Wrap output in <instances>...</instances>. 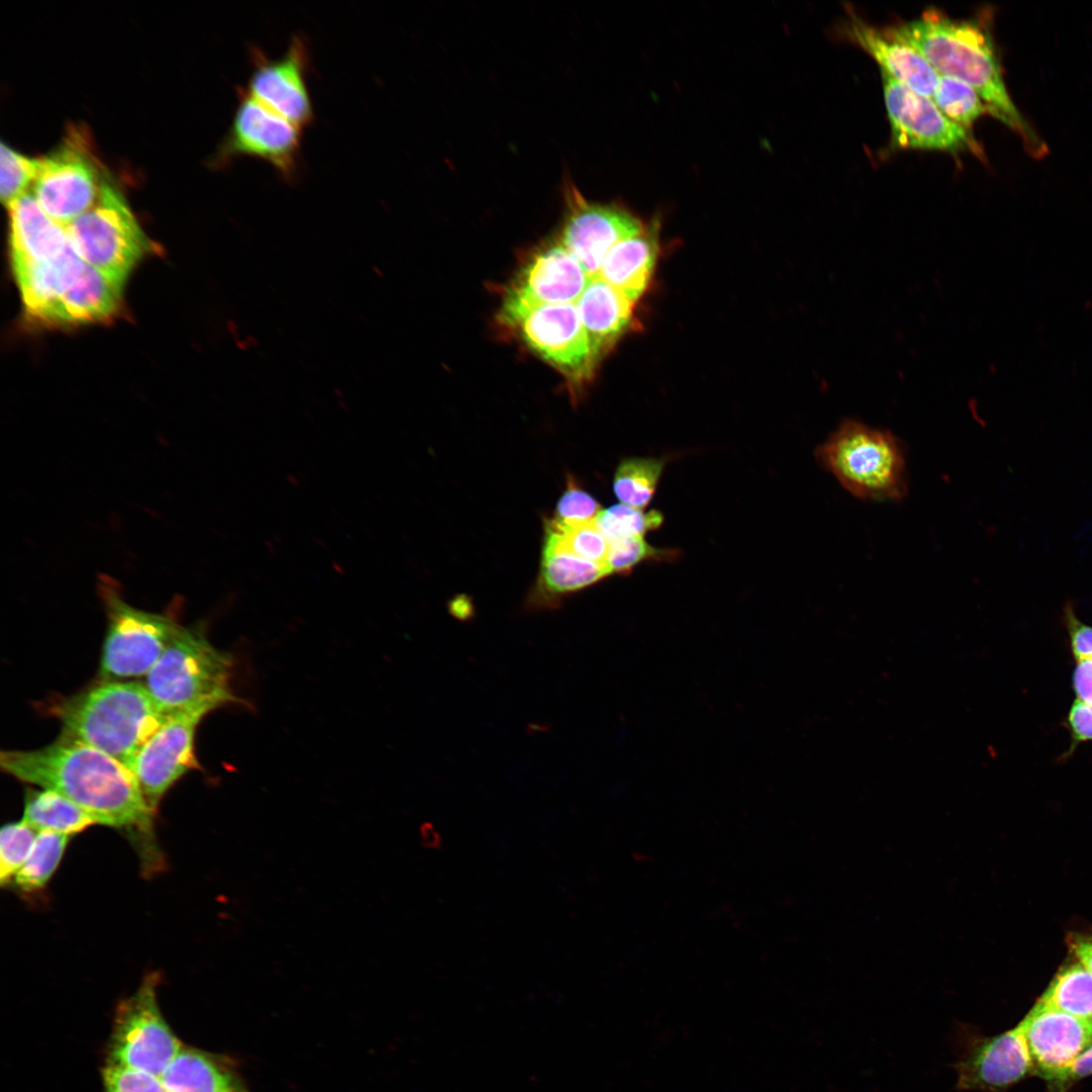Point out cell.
Segmentation results:
<instances>
[{
  "label": "cell",
  "instance_id": "4dcf8cb0",
  "mask_svg": "<svg viewBox=\"0 0 1092 1092\" xmlns=\"http://www.w3.org/2000/svg\"><path fill=\"white\" fill-rule=\"evenodd\" d=\"M544 546L606 564L610 542L598 528L596 521L565 525L551 519L546 524Z\"/></svg>",
  "mask_w": 1092,
  "mask_h": 1092
},
{
  "label": "cell",
  "instance_id": "ac0fdd59",
  "mask_svg": "<svg viewBox=\"0 0 1092 1092\" xmlns=\"http://www.w3.org/2000/svg\"><path fill=\"white\" fill-rule=\"evenodd\" d=\"M1034 1073L1049 1083L1092 1044V1018H1082L1036 1002L1018 1023Z\"/></svg>",
  "mask_w": 1092,
  "mask_h": 1092
},
{
  "label": "cell",
  "instance_id": "ffe728a7",
  "mask_svg": "<svg viewBox=\"0 0 1092 1092\" xmlns=\"http://www.w3.org/2000/svg\"><path fill=\"white\" fill-rule=\"evenodd\" d=\"M12 265L26 313L50 324L57 303L78 279L85 262L71 245L54 260L12 259Z\"/></svg>",
  "mask_w": 1092,
  "mask_h": 1092
},
{
  "label": "cell",
  "instance_id": "ba28073f",
  "mask_svg": "<svg viewBox=\"0 0 1092 1092\" xmlns=\"http://www.w3.org/2000/svg\"><path fill=\"white\" fill-rule=\"evenodd\" d=\"M159 981L158 973L147 975L136 991L116 1006L104 1065L161 1077L184 1045L160 1009Z\"/></svg>",
  "mask_w": 1092,
  "mask_h": 1092
},
{
  "label": "cell",
  "instance_id": "ab89813d",
  "mask_svg": "<svg viewBox=\"0 0 1092 1092\" xmlns=\"http://www.w3.org/2000/svg\"><path fill=\"white\" fill-rule=\"evenodd\" d=\"M1068 727L1072 749L1081 742L1092 740V706L1076 700L1069 711Z\"/></svg>",
  "mask_w": 1092,
  "mask_h": 1092
},
{
  "label": "cell",
  "instance_id": "7a4b0ae2",
  "mask_svg": "<svg viewBox=\"0 0 1092 1092\" xmlns=\"http://www.w3.org/2000/svg\"><path fill=\"white\" fill-rule=\"evenodd\" d=\"M992 16L986 11L975 18L957 19L930 8L891 28L939 75L971 86L990 114L1019 135L1028 155L1043 158L1049 153L1046 144L1017 109L1005 84L992 33Z\"/></svg>",
  "mask_w": 1092,
  "mask_h": 1092
},
{
  "label": "cell",
  "instance_id": "9a60e30c",
  "mask_svg": "<svg viewBox=\"0 0 1092 1092\" xmlns=\"http://www.w3.org/2000/svg\"><path fill=\"white\" fill-rule=\"evenodd\" d=\"M589 277L560 243H550L525 262L504 297L500 322L511 327L526 310L541 304L575 303Z\"/></svg>",
  "mask_w": 1092,
  "mask_h": 1092
},
{
  "label": "cell",
  "instance_id": "3957f363",
  "mask_svg": "<svg viewBox=\"0 0 1092 1092\" xmlns=\"http://www.w3.org/2000/svg\"><path fill=\"white\" fill-rule=\"evenodd\" d=\"M50 713L61 721L63 735L107 753L128 769L142 747L170 717L146 686L135 680L101 681L56 700Z\"/></svg>",
  "mask_w": 1092,
  "mask_h": 1092
},
{
  "label": "cell",
  "instance_id": "44dd1931",
  "mask_svg": "<svg viewBox=\"0 0 1092 1092\" xmlns=\"http://www.w3.org/2000/svg\"><path fill=\"white\" fill-rule=\"evenodd\" d=\"M633 304L601 277L589 278L575 305L598 363L631 329Z\"/></svg>",
  "mask_w": 1092,
  "mask_h": 1092
},
{
  "label": "cell",
  "instance_id": "74e56055",
  "mask_svg": "<svg viewBox=\"0 0 1092 1092\" xmlns=\"http://www.w3.org/2000/svg\"><path fill=\"white\" fill-rule=\"evenodd\" d=\"M101 1078L103 1092H166L160 1077L132 1068L104 1065Z\"/></svg>",
  "mask_w": 1092,
  "mask_h": 1092
},
{
  "label": "cell",
  "instance_id": "4316f807",
  "mask_svg": "<svg viewBox=\"0 0 1092 1092\" xmlns=\"http://www.w3.org/2000/svg\"><path fill=\"white\" fill-rule=\"evenodd\" d=\"M22 820L38 832L51 831L69 836L98 824L81 806L48 789L27 791Z\"/></svg>",
  "mask_w": 1092,
  "mask_h": 1092
},
{
  "label": "cell",
  "instance_id": "e0dca14e",
  "mask_svg": "<svg viewBox=\"0 0 1092 1092\" xmlns=\"http://www.w3.org/2000/svg\"><path fill=\"white\" fill-rule=\"evenodd\" d=\"M203 717L189 712L170 715L134 757L129 770L154 811L180 778L199 767L194 738Z\"/></svg>",
  "mask_w": 1092,
  "mask_h": 1092
},
{
  "label": "cell",
  "instance_id": "7c38bea8",
  "mask_svg": "<svg viewBox=\"0 0 1092 1092\" xmlns=\"http://www.w3.org/2000/svg\"><path fill=\"white\" fill-rule=\"evenodd\" d=\"M239 97L215 162L224 164L239 156L255 157L269 163L284 180L293 181L299 170L301 129L245 90H240Z\"/></svg>",
  "mask_w": 1092,
  "mask_h": 1092
},
{
  "label": "cell",
  "instance_id": "f1b7e54d",
  "mask_svg": "<svg viewBox=\"0 0 1092 1092\" xmlns=\"http://www.w3.org/2000/svg\"><path fill=\"white\" fill-rule=\"evenodd\" d=\"M71 836L51 831H39L34 845L13 883L24 892L39 891L46 887L58 869Z\"/></svg>",
  "mask_w": 1092,
  "mask_h": 1092
},
{
  "label": "cell",
  "instance_id": "9c48e42d",
  "mask_svg": "<svg viewBox=\"0 0 1092 1092\" xmlns=\"http://www.w3.org/2000/svg\"><path fill=\"white\" fill-rule=\"evenodd\" d=\"M106 178L86 136L73 129L54 152L38 159L32 195L51 218L66 226L96 203Z\"/></svg>",
  "mask_w": 1092,
  "mask_h": 1092
},
{
  "label": "cell",
  "instance_id": "30bf717a",
  "mask_svg": "<svg viewBox=\"0 0 1092 1092\" xmlns=\"http://www.w3.org/2000/svg\"><path fill=\"white\" fill-rule=\"evenodd\" d=\"M511 327L533 353L566 379L572 394L590 381L598 362L575 303L533 306Z\"/></svg>",
  "mask_w": 1092,
  "mask_h": 1092
},
{
  "label": "cell",
  "instance_id": "484cf974",
  "mask_svg": "<svg viewBox=\"0 0 1092 1092\" xmlns=\"http://www.w3.org/2000/svg\"><path fill=\"white\" fill-rule=\"evenodd\" d=\"M121 286L85 263L78 279L57 303L50 324H87L111 317L120 304Z\"/></svg>",
  "mask_w": 1092,
  "mask_h": 1092
},
{
  "label": "cell",
  "instance_id": "2e32d148",
  "mask_svg": "<svg viewBox=\"0 0 1092 1092\" xmlns=\"http://www.w3.org/2000/svg\"><path fill=\"white\" fill-rule=\"evenodd\" d=\"M251 60L253 69L244 90L300 129L308 126L313 120V109L306 84L305 41L294 35L278 59H270L260 49L252 48Z\"/></svg>",
  "mask_w": 1092,
  "mask_h": 1092
},
{
  "label": "cell",
  "instance_id": "f35d334b",
  "mask_svg": "<svg viewBox=\"0 0 1092 1092\" xmlns=\"http://www.w3.org/2000/svg\"><path fill=\"white\" fill-rule=\"evenodd\" d=\"M1064 619L1076 660L1092 658V627L1079 620L1069 603L1064 609Z\"/></svg>",
  "mask_w": 1092,
  "mask_h": 1092
},
{
  "label": "cell",
  "instance_id": "d590c367",
  "mask_svg": "<svg viewBox=\"0 0 1092 1092\" xmlns=\"http://www.w3.org/2000/svg\"><path fill=\"white\" fill-rule=\"evenodd\" d=\"M674 551L656 549L642 536L626 537L610 542L606 564L611 573L627 574L634 566L648 559H670Z\"/></svg>",
  "mask_w": 1092,
  "mask_h": 1092
},
{
  "label": "cell",
  "instance_id": "8992f818",
  "mask_svg": "<svg viewBox=\"0 0 1092 1092\" xmlns=\"http://www.w3.org/2000/svg\"><path fill=\"white\" fill-rule=\"evenodd\" d=\"M97 587L108 620L99 669L102 681L148 674L182 626L170 614L129 605L108 574L98 576Z\"/></svg>",
  "mask_w": 1092,
  "mask_h": 1092
},
{
  "label": "cell",
  "instance_id": "7402d4cb",
  "mask_svg": "<svg viewBox=\"0 0 1092 1092\" xmlns=\"http://www.w3.org/2000/svg\"><path fill=\"white\" fill-rule=\"evenodd\" d=\"M160 1078L166 1092H250L233 1059L186 1044Z\"/></svg>",
  "mask_w": 1092,
  "mask_h": 1092
},
{
  "label": "cell",
  "instance_id": "f546056e",
  "mask_svg": "<svg viewBox=\"0 0 1092 1092\" xmlns=\"http://www.w3.org/2000/svg\"><path fill=\"white\" fill-rule=\"evenodd\" d=\"M662 459L629 458L618 466L614 492L623 505L644 509L652 498L663 470Z\"/></svg>",
  "mask_w": 1092,
  "mask_h": 1092
},
{
  "label": "cell",
  "instance_id": "1f68e13d",
  "mask_svg": "<svg viewBox=\"0 0 1092 1092\" xmlns=\"http://www.w3.org/2000/svg\"><path fill=\"white\" fill-rule=\"evenodd\" d=\"M930 99L944 116L968 130L978 118L990 114L986 103L971 86L948 76L939 75Z\"/></svg>",
  "mask_w": 1092,
  "mask_h": 1092
},
{
  "label": "cell",
  "instance_id": "603a6c76",
  "mask_svg": "<svg viewBox=\"0 0 1092 1092\" xmlns=\"http://www.w3.org/2000/svg\"><path fill=\"white\" fill-rule=\"evenodd\" d=\"M7 208L12 259L50 261L71 246L66 226L51 218L30 192L12 201Z\"/></svg>",
  "mask_w": 1092,
  "mask_h": 1092
},
{
  "label": "cell",
  "instance_id": "ee69618b",
  "mask_svg": "<svg viewBox=\"0 0 1092 1092\" xmlns=\"http://www.w3.org/2000/svg\"><path fill=\"white\" fill-rule=\"evenodd\" d=\"M449 609L451 614L460 620L468 619L473 612L471 601L463 595L454 598L450 603Z\"/></svg>",
  "mask_w": 1092,
  "mask_h": 1092
},
{
  "label": "cell",
  "instance_id": "83f0119b",
  "mask_svg": "<svg viewBox=\"0 0 1092 1092\" xmlns=\"http://www.w3.org/2000/svg\"><path fill=\"white\" fill-rule=\"evenodd\" d=\"M1038 1002L1074 1016L1092 1018V974L1078 960L1066 964Z\"/></svg>",
  "mask_w": 1092,
  "mask_h": 1092
},
{
  "label": "cell",
  "instance_id": "52a82bcc",
  "mask_svg": "<svg viewBox=\"0 0 1092 1092\" xmlns=\"http://www.w3.org/2000/svg\"><path fill=\"white\" fill-rule=\"evenodd\" d=\"M66 229L76 254L120 284L150 246L123 195L108 177L96 203Z\"/></svg>",
  "mask_w": 1092,
  "mask_h": 1092
},
{
  "label": "cell",
  "instance_id": "277c9868",
  "mask_svg": "<svg viewBox=\"0 0 1092 1092\" xmlns=\"http://www.w3.org/2000/svg\"><path fill=\"white\" fill-rule=\"evenodd\" d=\"M233 655L213 646L201 627H181L146 676L145 686L168 714L207 713L244 703L232 690Z\"/></svg>",
  "mask_w": 1092,
  "mask_h": 1092
},
{
  "label": "cell",
  "instance_id": "6da1fadb",
  "mask_svg": "<svg viewBox=\"0 0 1092 1092\" xmlns=\"http://www.w3.org/2000/svg\"><path fill=\"white\" fill-rule=\"evenodd\" d=\"M0 765L23 783L67 797L99 825L128 832L146 848V862L159 860L153 841L155 811L133 774L107 753L62 734L38 749L1 751Z\"/></svg>",
  "mask_w": 1092,
  "mask_h": 1092
},
{
  "label": "cell",
  "instance_id": "4fadbf2b",
  "mask_svg": "<svg viewBox=\"0 0 1092 1092\" xmlns=\"http://www.w3.org/2000/svg\"><path fill=\"white\" fill-rule=\"evenodd\" d=\"M563 197L565 214L559 241L589 278L598 276L605 257L618 242L645 226L623 203L589 201L569 181L563 186Z\"/></svg>",
  "mask_w": 1092,
  "mask_h": 1092
},
{
  "label": "cell",
  "instance_id": "5bb4252c",
  "mask_svg": "<svg viewBox=\"0 0 1092 1092\" xmlns=\"http://www.w3.org/2000/svg\"><path fill=\"white\" fill-rule=\"evenodd\" d=\"M892 143L898 149L972 152L983 158L981 146L968 130L944 116L933 101L881 71Z\"/></svg>",
  "mask_w": 1092,
  "mask_h": 1092
},
{
  "label": "cell",
  "instance_id": "d6a6232c",
  "mask_svg": "<svg viewBox=\"0 0 1092 1092\" xmlns=\"http://www.w3.org/2000/svg\"><path fill=\"white\" fill-rule=\"evenodd\" d=\"M662 520V515L657 511L644 513L640 509L622 504L602 511L596 524L609 542H613L626 537L642 536L658 528Z\"/></svg>",
  "mask_w": 1092,
  "mask_h": 1092
},
{
  "label": "cell",
  "instance_id": "cb8c5ba5",
  "mask_svg": "<svg viewBox=\"0 0 1092 1092\" xmlns=\"http://www.w3.org/2000/svg\"><path fill=\"white\" fill-rule=\"evenodd\" d=\"M659 226L655 218L638 234L618 242L605 257L598 274L634 303L645 292L655 268Z\"/></svg>",
  "mask_w": 1092,
  "mask_h": 1092
},
{
  "label": "cell",
  "instance_id": "836d02e7",
  "mask_svg": "<svg viewBox=\"0 0 1092 1092\" xmlns=\"http://www.w3.org/2000/svg\"><path fill=\"white\" fill-rule=\"evenodd\" d=\"M38 831L24 820L5 824L0 831V883L13 881L28 857Z\"/></svg>",
  "mask_w": 1092,
  "mask_h": 1092
},
{
  "label": "cell",
  "instance_id": "d4e9b609",
  "mask_svg": "<svg viewBox=\"0 0 1092 1092\" xmlns=\"http://www.w3.org/2000/svg\"><path fill=\"white\" fill-rule=\"evenodd\" d=\"M609 574L605 563L543 546L539 580L526 606L532 611L557 608L566 595L589 586Z\"/></svg>",
  "mask_w": 1092,
  "mask_h": 1092
},
{
  "label": "cell",
  "instance_id": "8fae6325",
  "mask_svg": "<svg viewBox=\"0 0 1092 1092\" xmlns=\"http://www.w3.org/2000/svg\"><path fill=\"white\" fill-rule=\"evenodd\" d=\"M957 1059L952 1065L958 1091L1005 1092L1034 1073L1021 1027L985 1036L961 1023L956 1032Z\"/></svg>",
  "mask_w": 1092,
  "mask_h": 1092
},
{
  "label": "cell",
  "instance_id": "5b68a950",
  "mask_svg": "<svg viewBox=\"0 0 1092 1092\" xmlns=\"http://www.w3.org/2000/svg\"><path fill=\"white\" fill-rule=\"evenodd\" d=\"M817 458L855 496L897 499L905 493L904 457L887 431L846 421L818 448Z\"/></svg>",
  "mask_w": 1092,
  "mask_h": 1092
},
{
  "label": "cell",
  "instance_id": "8d00e7d4",
  "mask_svg": "<svg viewBox=\"0 0 1092 1092\" xmlns=\"http://www.w3.org/2000/svg\"><path fill=\"white\" fill-rule=\"evenodd\" d=\"M601 512L597 499L569 477L567 488L558 500L553 520L565 525L583 524L596 521Z\"/></svg>",
  "mask_w": 1092,
  "mask_h": 1092
},
{
  "label": "cell",
  "instance_id": "60d3db41",
  "mask_svg": "<svg viewBox=\"0 0 1092 1092\" xmlns=\"http://www.w3.org/2000/svg\"><path fill=\"white\" fill-rule=\"evenodd\" d=\"M1092 1075V1044L1054 1081L1050 1083L1052 1092H1065L1070 1085Z\"/></svg>",
  "mask_w": 1092,
  "mask_h": 1092
},
{
  "label": "cell",
  "instance_id": "d6986e66",
  "mask_svg": "<svg viewBox=\"0 0 1092 1092\" xmlns=\"http://www.w3.org/2000/svg\"><path fill=\"white\" fill-rule=\"evenodd\" d=\"M840 33L870 55L893 79L913 92L931 98L939 74L912 46L891 27H877L851 10L841 22Z\"/></svg>",
  "mask_w": 1092,
  "mask_h": 1092
},
{
  "label": "cell",
  "instance_id": "7bdbcfd3",
  "mask_svg": "<svg viewBox=\"0 0 1092 1092\" xmlns=\"http://www.w3.org/2000/svg\"><path fill=\"white\" fill-rule=\"evenodd\" d=\"M1068 942L1076 959L1092 974V936L1074 933Z\"/></svg>",
  "mask_w": 1092,
  "mask_h": 1092
},
{
  "label": "cell",
  "instance_id": "e575fe53",
  "mask_svg": "<svg viewBox=\"0 0 1092 1092\" xmlns=\"http://www.w3.org/2000/svg\"><path fill=\"white\" fill-rule=\"evenodd\" d=\"M0 161V196L8 206L29 192L36 177L38 159L26 157L2 143Z\"/></svg>",
  "mask_w": 1092,
  "mask_h": 1092
},
{
  "label": "cell",
  "instance_id": "b9f144b4",
  "mask_svg": "<svg viewBox=\"0 0 1092 1092\" xmlns=\"http://www.w3.org/2000/svg\"><path fill=\"white\" fill-rule=\"evenodd\" d=\"M1077 700L1092 706V658L1078 659L1073 672Z\"/></svg>",
  "mask_w": 1092,
  "mask_h": 1092
}]
</instances>
